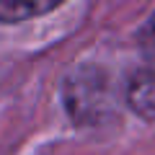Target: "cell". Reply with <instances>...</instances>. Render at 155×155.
Masks as SVG:
<instances>
[{
	"instance_id": "cell-2",
	"label": "cell",
	"mask_w": 155,
	"mask_h": 155,
	"mask_svg": "<svg viewBox=\"0 0 155 155\" xmlns=\"http://www.w3.org/2000/svg\"><path fill=\"white\" fill-rule=\"evenodd\" d=\"M124 101L137 116L155 122V72L147 67L134 72L124 85Z\"/></svg>"
},
{
	"instance_id": "cell-1",
	"label": "cell",
	"mask_w": 155,
	"mask_h": 155,
	"mask_svg": "<svg viewBox=\"0 0 155 155\" xmlns=\"http://www.w3.org/2000/svg\"><path fill=\"white\" fill-rule=\"evenodd\" d=\"M119 93L106 70L96 65L78 67L65 80V109L78 124L101 127L116 116Z\"/></svg>"
},
{
	"instance_id": "cell-3",
	"label": "cell",
	"mask_w": 155,
	"mask_h": 155,
	"mask_svg": "<svg viewBox=\"0 0 155 155\" xmlns=\"http://www.w3.org/2000/svg\"><path fill=\"white\" fill-rule=\"evenodd\" d=\"M60 0H0V23H21L57 11Z\"/></svg>"
},
{
	"instance_id": "cell-4",
	"label": "cell",
	"mask_w": 155,
	"mask_h": 155,
	"mask_svg": "<svg viewBox=\"0 0 155 155\" xmlns=\"http://www.w3.org/2000/svg\"><path fill=\"white\" fill-rule=\"evenodd\" d=\"M140 52H142L145 62H147V70L155 72V13L140 28Z\"/></svg>"
}]
</instances>
